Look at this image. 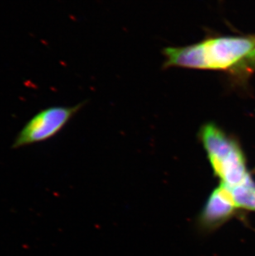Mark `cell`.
Here are the masks:
<instances>
[{"label": "cell", "mask_w": 255, "mask_h": 256, "mask_svg": "<svg viewBox=\"0 0 255 256\" xmlns=\"http://www.w3.org/2000/svg\"><path fill=\"white\" fill-rule=\"evenodd\" d=\"M255 48V38L210 36L198 44L164 50V68L224 70L233 68Z\"/></svg>", "instance_id": "obj_1"}, {"label": "cell", "mask_w": 255, "mask_h": 256, "mask_svg": "<svg viewBox=\"0 0 255 256\" xmlns=\"http://www.w3.org/2000/svg\"><path fill=\"white\" fill-rule=\"evenodd\" d=\"M199 138L214 175L222 180V184L234 188L252 180L240 146L216 124L208 122L203 124Z\"/></svg>", "instance_id": "obj_2"}, {"label": "cell", "mask_w": 255, "mask_h": 256, "mask_svg": "<svg viewBox=\"0 0 255 256\" xmlns=\"http://www.w3.org/2000/svg\"><path fill=\"white\" fill-rule=\"evenodd\" d=\"M83 103L74 106H52L42 110L28 121L12 142L14 148L48 140L56 136L82 109Z\"/></svg>", "instance_id": "obj_3"}, {"label": "cell", "mask_w": 255, "mask_h": 256, "mask_svg": "<svg viewBox=\"0 0 255 256\" xmlns=\"http://www.w3.org/2000/svg\"><path fill=\"white\" fill-rule=\"evenodd\" d=\"M237 208L230 189L220 184L207 199L198 218L199 225L204 230H214L232 218Z\"/></svg>", "instance_id": "obj_4"}, {"label": "cell", "mask_w": 255, "mask_h": 256, "mask_svg": "<svg viewBox=\"0 0 255 256\" xmlns=\"http://www.w3.org/2000/svg\"><path fill=\"white\" fill-rule=\"evenodd\" d=\"M229 189L237 208L255 212V184L253 180Z\"/></svg>", "instance_id": "obj_5"}, {"label": "cell", "mask_w": 255, "mask_h": 256, "mask_svg": "<svg viewBox=\"0 0 255 256\" xmlns=\"http://www.w3.org/2000/svg\"><path fill=\"white\" fill-rule=\"evenodd\" d=\"M246 59L247 65L255 68V48L248 54V56H246Z\"/></svg>", "instance_id": "obj_6"}]
</instances>
